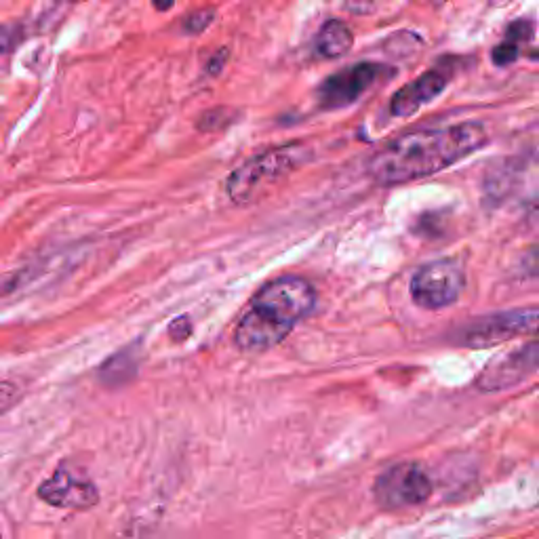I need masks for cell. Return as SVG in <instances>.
Returning a JSON list of instances; mask_svg holds the SVG:
<instances>
[{
  "mask_svg": "<svg viewBox=\"0 0 539 539\" xmlns=\"http://www.w3.org/2000/svg\"><path fill=\"white\" fill-rule=\"evenodd\" d=\"M487 142L485 125L476 121L405 133L373 154L367 173L377 186H403L453 167Z\"/></svg>",
  "mask_w": 539,
  "mask_h": 539,
  "instance_id": "6da1fadb",
  "label": "cell"
},
{
  "mask_svg": "<svg viewBox=\"0 0 539 539\" xmlns=\"http://www.w3.org/2000/svg\"><path fill=\"white\" fill-rule=\"evenodd\" d=\"M308 156H310V150L299 144L274 148L264 154H257L228 177L226 192L234 203L243 205L264 184H272L276 182V179H283L285 175L295 171L299 165H304L308 161Z\"/></svg>",
  "mask_w": 539,
  "mask_h": 539,
  "instance_id": "7a4b0ae2",
  "label": "cell"
},
{
  "mask_svg": "<svg viewBox=\"0 0 539 539\" xmlns=\"http://www.w3.org/2000/svg\"><path fill=\"white\" fill-rule=\"evenodd\" d=\"M316 291L302 276H281L264 285L251 299V308L276 323L295 327L314 310Z\"/></svg>",
  "mask_w": 539,
  "mask_h": 539,
  "instance_id": "3957f363",
  "label": "cell"
},
{
  "mask_svg": "<svg viewBox=\"0 0 539 539\" xmlns=\"http://www.w3.org/2000/svg\"><path fill=\"white\" fill-rule=\"evenodd\" d=\"M466 274L453 259H436L419 268L411 278L413 302L424 310L453 306L464 293Z\"/></svg>",
  "mask_w": 539,
  "mask_h": 539,
  "instance_id": "277c9868",
  "label": "cell"
},
{
  "mask_svg": "<svg viewBox=\"0 0 539 539\" xmlns=\"http://www.w3.org/2000/svg\"><path fill=\"white\" fill-rule=\"evenodd\" d=\"M432 495V483L426 470L413 464H396L388 468L373 485V497L377 506L386 510L409 508L428 502Z\"/></svg>",
  "mask_w": 539,
  "mask_h": 539,
  "instance_id": "5b68a950",
  "label": "cell"
},
{
  "mask_svg": "<svg viewBox=\"0 0 539 539\" xmlns=\"http://www.w3.org/2000/svg\"><path fill=\"white\" fill-rule=\"evenodd\" d=\"M539 331V306L497 312L476 318L459 333V342L470 348H489L518 335H533Z\"/></svg>",
  "mask_w": 539,
  "mask_h": 539,
  "instance_id": "8992f818",
  "label": "cell"
},
{
  "mask_svg": "<svg viewBox=\"0 0 539 539\" xmlns=\"http://www.w3.org/2000/svg\"><path fill=\"white\" fill-rule=\"evenodd\" d=\"M539 369V331L523 346H518L502 356H495L487 363L476 379L478 390L499 392L514 388Z\"/></svg>",
  "mask_w": 539,
  "mask_h": 539,
  "instance_id": "52a82bcc",
  "label": "cell"
},
{
  "mask_svg": "<svg viewBox=\"0 0 539 539\" xmlns=\"http://www.w3.org/2000/svg\"><path fill=\"white\" fill-rule=\"evenodd\" d=\"M38 497L53 508L91 510L99 502V491L85 472L64 464L38 487Z\"/></svg>",
  "mask_w": 539,
  "mask_h": 539,
  "instance_id": "ba28073f",
  "label": "cell"
},
{
  "mask_svg": "<svg viewBox=\"0 0 539 539\" xmlns=\"http://www.w3.org/2000/svg\"><path fill=\"white\" fill-rule=\"evenodd\" d=\"M384 72L390 70L379 64H356L337 72L318 87V104H321L323 110L346 108L354 104L363 93H367Z\"/></svg>",
  "mask_w": 539,
  "mask_h": 539,
  "instance_id": "9c48e42d",
  "label": "cell"
},
{
  "mask_svg": "<svg viewBox=\"0 0 539 539\" xmlns=\"http://www.w3.org/2000/svg\"><path fill=\"white\" fill-rule=\"evenodd\" d=\"M293 327L276 323L272 318L264 316L262 312H257L255 308H249L241 321L236 325L234 331V342L238 350L251 352V354H262L278 346L283 339L291 333Z\"/></svg>",
  "mask_w": 539,
  "mask_h": 539,
  "instance_id": "30bf717a",
  "label": "cell"
},
{
  "mask_svg": "<svg viewBox=\"0 0 539 539\" xmlns=\"http://www.w3.org/2000/svg\"><path fill=\"white\" fill-rule=\"evenodd\" d=\"M447 87V74L441 70L424 72L413 83H407L405 87L398 89L390 102V112L398 118H407L415 112L422 110L432 99L441 95Z\"/></svg>",
  "mask_w": 539,
  "mask_h": 539,
  "instance_id": "8fae6325",
  "label": "cell"
},
{
  "mask_svg": "<svg viewBox=\"0 0 539 539\" xmlns=\"http://www.w3.org/2000/svg\"><path fill=\"white\" fill-rule=\"evenodd\" d=\"M352 43V30L344 22H339V19H329L316 36V51L327 59H337L352 49Z\"/></svg>",
  "mask_w": 539,
  "mask_h": 539,
  "instance_id": "7c38bea8",
  "label": "cell"
},
{
  "mask_svg": "<svg viewBox=\"0 0 539 539\" xmlns=\"http://www.w3.org/2000/svg\"><path fill=\"white\" fill-rule=\"evenodd\" d=\"M139 369V354L133 348L116 352L108 361L99 367V379L106 386H125L137 375Z\"/></svg>",
  "mask_w": 539,
  "mask_h": 539,
  "instance_id": "4fadbf2b",
  "label": "cell"
},
{
  "mask_svg": "<svg viewBox=\"0 0 539 539\" xmlns=\"http://www.w3.org/2000/svg\"><path fill=\"white\" fill-rule=\"evenodd\" d=\"M22 398H24L22 386L9 382V379H0V417L15 409Z\"/></svg>",
  "mask_w": 539,
  "mask_h": 539,
  "instance_id": "5bb4252c",
  "label": "cell"
},
{
  "mask_svg": "<svg viewBox=\"0 0 539 539\" xmlns=\"http://www.w3.org/2000/svg\"><path fill=\"white\" fill-rule=\"evenodd\" d=\"M230 110L226 108H215L211 112H205L201 116V121H198V129L201 131H217V129H224L232 118H230Z\"/></svg>",
  "mask_w": 539,
  "mask_h": 539,
  "instance_id": "9a60e30c",
  "label": "cell"
},
{
  "mask_svg": "<svg viewBox=\"0 0 539 539\" xmlns=\"http://www.w3.org/2000/svg\"><path fill=\"white\" fill-rule=\"evenodd\" d=\"M516 57H518V47L514 41H506L493 49V64L495 66H502V68L510 66L516 62Z\"/></svg>",
  "mask_w": 539,
  "mask_h": 539,
  "instance_id": "2e32d148",
  "label": "cell"
},
{
  "mask_svg": "<svg viewBox=\"0 0 539 539\" xmlns=\"http://www.w3.org/2000/svg\"><path fill=\"white\" fill-rule=\"evenodd\" d=\"M213 17H215V13L213 11H198V13H194V15H190L188 19H186V32H190V34H198V32H203L211 22H213Z\"/></svg>",
  "mask_w": 539,
  "mask_h": 539,
  "instance_id": "e0dca14e",
  "label": "cell"
},
{
  "mask_svg": "<svg viewBox=\"0 0 539 539\" xmlns=\"http://www.w3.org/2000/svg\"><path fill=\"white\" fill-rule=\"evenodd\" d=\"M531 36H533V24L527 22V19H518V22L510 24L508 28V41H514L516 45L529 41Z\"/></svg>",
  "mask_w": 539,
  "mask_h": 539,
  "instance_id": "ac0fdd59",
  "label": "cell"
},
{
  "mask_svg": "<svg viewBox=\"0 0 539 539\" xmlns=\"http://www.w3.org/2000/svg\"><path fill=\"white\" fill-rule=\"evenodd\" d=\"M192 333V323L188 316H179L169 325V335L173 337V342H184Z\"/></svg>",
  "mask_w": 539,
  "mask_h": 539,
  "instance_id": "d6986e66",
  "label": "cell"
},
{
  "mask_svg": "<svg viewBox=\"0 0 539 539\" xmlns=\"http://www.w3.org/2000/svg\"><path fill=\"white\" fill-rule=\"evenodd\" d=\"M17 45V30L11 26H0V49L9 51Z\"/></svg>",
  "mask_w": 539,
  "mask_h": 539,
  "instance_id": "ffe728a7",
  "label": "cell"
},
{
  "mask_svg": "<svg viewBox=\"0 0 539 539\" xmlns=\"http://www.w3.org/2000/svg\"><path fill=\"white\" fill-rule=\"evenodd\" d=\"M525 268H527V272H529V274H539V245H537L535 249H531V251H529Z\"/></svg>",
  "mask_w": 539,
  "mask_h": 539,
  "instance_id": "44dd1931",
  "label": "cell"
},
{
  "mask_svg": "<svg viewBox=\"0 0 539 539\" xmlns=\"http://www.w3.org/2000/svg\"><path fill=\"white\" fill-rule=\"evenodd\" d=\"M226 55H228V53H226V49H224V51H219V53L213 57V62L209 64V72H211V74H217L219 70H222V66H224V62H226Z\"/></svg>",
  "mask_w": 539,
  "mask_h": 539,
  "instance_id": "7402d4cb",
  "label": "cell"
},
{
  "mask_svg": "<svg viewBox=\"0 0 539 539\" xmlns=\"http://www.w3.org/2000/svg\"><path fill=\"white\" fill-rule=\"evenodd\" d=\"M152 3H154V7L158 11H167V9L173 7V0H152Z\"/></svg>",
  "mask_w": 539,
  "mask_h": 539,
  "instance_id": "603a6c76",
  "label": "cell"
},
{
  "mask_svg": "<svg viewBox=\"0 0 539 539\" xmlns=\"http://www.w3.org/2000/svg\"><path fill=\"white\" fill-rule=\"evenodd\" d=\"M489 3H502V0H489Z\"/></svg>",
  "mask_w": 539,
  "mask_h": 539,
  "instance_id": "cb8c5ba5",
  "label": "cell"
},
{
  "mask_svg": "<svg viewBox=\"0 0 539 539\" xmlns=\"http://www.w3.org/2000/svg\"><path fill=\"white\" fill-rule=\"evenodd\" d=\"M68 3H78V0H68Z\"/></svg>",
  "mask_w": 539,
  "mask_h": 539,
  "instance_id": "d4e9b609",
  "label": "cell"
}]
</instances>
